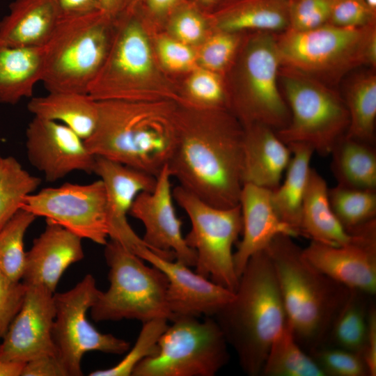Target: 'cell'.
Segmentation results:
<instances>
[{
    "label": "cell",
    "instance_id": "cell-1",
    "mask_svg": "<svg viewBox=\"0 0 376 376\" xmlns=\"http://www.w3.org/2000/svg\"><path fill=\"white\" fill-rule=\"evenodd\" d=\"M244 128L226 109L178 107L171 177L206 203L239 204L243 187Z\"/></svg>",
    "mask_w": 376,
    "mask_h": 376
},
{
    "label": "cell",
    "instance_id": "cell-2",
    "mask_svg": "<svg viewBox=\"0 0 376 376\" xmlns=\"http://www.w3.org/2000/svg\"><path fill=\"white\" fill-rule=\"evenodd\" d=\"M97 102V125L84 139L89 152L156 178L173 151L178 105L165 101Z\"/></svg>",
    "mask_w": 376,
    "mask_h": 376
},
{
    "label": "cell",
    "instance_id": "cell-3",
    "mask_svg": "<svg viewBox=\"0 0 376 376\" xmlns=\"http://www.w3.org/2000/svg\"><path fill=\"white\" fill-rule=\"evenodd\" d=\"M213 318L242 370L249 376L260 375L270 345L287 322L275 271L265 249L250 258L233 299Z\"/></svg>",
    "mask_w": 376,
    "mask_h": 376
},
{
    "label": "cell",
    "instance_id": "cell-4",
    "mask_svg": "<svg viewBox=\"0 0 376 376\" xmlns=\"http://www.w3.org/2000/svg\"><path fill=\"white\" fill-rule=\"evenodd\" d=\"M292 238L278 235L265 249L275 271L287 320L297 343L310 354L326 345L351 289L312 265Z\"/></svg>",
    "mask_w": 376,
    "mask_h": 376
},
{
    "label": "cell",
    "instance_id": "cell-5",
    "mask_svg": "<svg viewBox=\"0 0 376 376\" xmlns=\"http://www.w3.org/2000/svg\"><path fill=\"white\" fill-rule=\"evenodd\" d=\"M115 18L100 10L60 18L42 46V82L48 92L87 93L110 49Z\"/></svg>",
    "mask_w": 376,
    "mask_h": 376
},
{
    "label": "cell",
    "instance_id": "cell-6",
    "mask_svg": "<svg viewBox=\"0 0 376 376\" xmlns=\"http://www.w3.org/2000/svg\"><path fill=\"white\" fill-rule=\"evenodd\" d=\"M281 66L324 83L335 82L361 65H376V24L340 27L331 24L306 31L276 34Z\"/></svg>",
    "mask_w": 376,
    "mask_h": 376
},
{
    "label": "cell",
    "instance_id": "cell-7",
    "mask_svg": "<svg viewBox=\"0 0 376 376\" xmlns=\"http://www.w3.org/2000/svg\"><path fill=\"white\" fill-rule=\"evenodd\" d=\"M109 267V287L100 291L90 308L95 322L133 319L143 323L151 320L172 319L166 293L164 274L146 265L141 258L120 243L111 240L104 245Z\"/></svg>",
    "mask_w": 376,
    "mask_h": 376
},
{
    "label": "cell",
    "instance_id": "cell-8",
    "mask_svg": "<svg viewBox=\"0 0 376 376\" xmlns=\"http://www.w3.org/2000/svg\"><path fill=\"white\" fill-rule=\"evenodd\" d=\"M279 81L290 111L288 125L276 132L285 144L306 143L321 156L330 155L350 123L343 97L326 83L297 70L281 66Z\"/></svg>",
    "mask_w": 376,
    "mask_h": 376
},
{
    "label": "cell",
    "instance_id": "cell-9",
    "mask_svg": "<svg viewBox=\"0 0 376 376\" xmlns=\"http://www.w3.org/2000/svg\"><path fill=\"white\" fill-rule=\"evenodd\" d=\"M160 336L156 354L133 376H214L229 361L228 344L213 317L175 316Z\"/></svg>",
    "mask_w": 376,
    "mask_h": 376
},
{
    "label": "cell",
    "instance_id": "cell-10",
    "mask_svg": "<svg viewBox=\"0 0 376 376\" xmlns=\"http://www.w3.org/2000/svg\"><path fill=\"white\" fill-rule=\"evenodd\" d=\"M281 66L276 34L256 31L242 52L238 88L229 105L242 126L262 124L277 132L289 123L290 111L279 84Z\"/></svg>",
    "mask_w": 376,
    "mask_h": 376
},
{
    "label": "cell",
    "instance_id": "cell-11",
    "mask_svg": "<svg viewBox=\"0 0 376 376\" xmlns=\"http://www.w3.org/2000/svg\"><path fill=\"white\" fill-rule=\"evenodd\" d=\"M173 196L191 222L185 240L196 254L195 272L235 292L239 277L233 247L242 230L240 204L230 208L216 207L180 185L173 189Z\"/></svg>",
    "mask_w": 376,
    "mask_h": 376
},
{
    "label": "cell",
    "instance_id": "cell-12",
    "mask_svg": "<svg viewBox=\"0 0 376 376\" xmlns=\"http://www.w3.org/2000/svg\"><path fill=\"white\" fill-rule=\"evenodd\" d=\"M107 56L88 94L95 101H147L141 86L153 68L152 52L138 8L123 10Z\"/></svg>",
    "mask_w": 376,
    "mask_h": 376
},
{
    "label": "cell",
    "instance_id": "cell-13",
    "mask_svg": "<svg viewBox=\"0 0 376 376\" xmlns=\"http://www.w3.org/2000/svg\"><path fill=\"white\" fill-rule=\"evenodd\" d=\"M100 292L95 278L89 274L72 289L54 293L56 313L52 338L57 356L70 376L83 375L81 360L88 352L121 354L130 349L127 341L98 331L88 320L87 312Z\"/></svg>",
    "mask_w": 376,
    "mask_h": 376
},
{
    "label": "cell",
    "instance_id": "cell-14",
    "mask_svg": "<svg viewBox=\"0 0 376 376\" xmlns=\"http://www.w3.org/2000/svg\"><path fill=\"white\" fill-rule=\"evenodd\" d=\"M36 217L58 224L80 237L105 245L109 237L107 194L102 180L65 183L27 196L22 205Z\"/></svg>",
    "mask_w": 376,
    "mask_h": 376
},
{
    "label": "cell",
    "instance_id": "cell-15",
    "mask_svg": "<svg viewBox=\"0 0 376 376\" xmlns=\"http://www.w3.org/2000/svg\"><path fill=\"white\" fill-rule=\"evenodd\" d=\"M171 178L167 164L156 177L154 189L137 195L129 214L143 224L145 234L142 240L149 249L165 258H175L194 267L196 254L182 236V223L173 205Z\"/></svg>",
    "mask_w": 376,
    "mask_h": 376
},
{
    "label": "cell",
    "instance_id": "cell-16",
    "mask_svg": "<svg viewBox=\"0 0 376 376\" xmlns=\"http://www.w3.org/2000/svg\"><path fill=\"white\" fill-rule=\"evenodd\" d=\"M340 246L312 241L304 257L322 272L351 290L375 295L376 292V219L350 233Z\"/></svg>",
    "mask_w": 376,
    "mask_h": 376
},
{
    "label": "cell",
    "instance_id": "cell-17",
    "mask_svg": "<svg viewBox=\"0 0 376 376\" xmlns=\"http://www.w3.org/2000/svg\"><path fill=\"white\" fill-rule=\"evenodd\" d=\"M26 148L29 162L48 182L76 171L93 173L95 156L83 139L61 123L34 116L26 130Z\"/></svg>",
    "mask_w": 376,
    "mask_h": 376
},
{
    "label": "cell",
    "instance_id": "cell-18",
    "mask_svg": "<svg viewBox=\"0 0 376 376\" xmlns=\"http://www.w3.org/2000/svg\"><path fill=\"white\" fill-rule=\"evenodd\" d=\"M26 286L22 304L0 344V359L26 363L57 355L52 338L54 293L39 285Z\"/></svg>",
    "mask_w": 376,
    "mask_h": 376
},
{
    "label": "cell",
    "instance_id": "cell-19",
    "mask_svg": "<svg viewBox=\"0 0 376 376\" xmlns=\"http://www.w3.org/2000/svg\"><path fill=\"white\" fill-rule=\"evenodd\" d=\"M135 254L166 276V299L172 319L181 315L213 317L235 296L234 292L191 271L190 267L162 257L145 245Z\"/></svg>",
    "mask_w": 376,
    "mask_h": 376
},
{
    "label": "cell",
    "instance_id": "cell-20",
    "mask_svg": "<svg viewBox=\"0 0 376 376\" xmlns=\"http://www.w3.org/2000/svg\"><path fill=\"white\" fill-rule=\"evenodd\" d=\"M93 173L106 190L109 237L135 253L145 244L129 224L127 215L139 194L154 189L156 178L101 157H95Z\"/></svg>",
    "mask_w": 376,
    "mask_h": 376
},
{
    "label": "cell",
    "instance_id": "cell-21",
    "mask_svg": "<svg viewBox=\"0 0 376 376\" xmlns=\"http://www.w3.org/2000/svg\"><path fill=\"white\" fill-rule=\"evenodd\" d=\"M46 223L44 231L26 252L22 279L26 285H39L54 293L66 269L81 260L84 253L81 237L58 224Z\"/></svg>",
    "mask_w": 376,
    "mask_h": 376
},
{
    "label": "cell",
    "instance_id": "cell-22",
    "mask_svg": "<svg viewBox=\"0 0 376 376\" xmlns=\"http://www.w3.org/2000/svg\"><path fill=\"white\" fill-rule=\"evenodd\" d=\"M239 204L242 218V239L233 253V263L238 277L248 260L264 250L278 235L298 237L276 212L272 191L251 184H244Z\"/></svg>",
    "mask_w": 376,
    "mask_h": 376
},
{
    "label": "cell",
    "instance_id": "cell-23",
    "mask_svg": "<svg viewBox=\"0 0 376 376\" xmlns=\"http://www.w3.org/2000/svg\"><path fill=\"white\" fill-rule=\"evenodd\" d=\"M243 183L274 191L292 157L276 131L262 124L243 126Z\"/></svg>",
    "mask_w": 376,
    "mask_h": 376
},
{
    "label": "cell",
    "instance_id": "cell-24",
    "mask_svg": "<svg viewBox=\"0 0 376 376\" xmlns=\"http://www.w3.org/2000/svg\"><path fill=\"white\" fill-rule=\"evenodd\" d=\"M0 22V41L13 46L42 47L60 15L54 0H15Z\"/></svg>",
    "mask_w": 376,
    "mask_h": 376
},
{
    "label": "cell",
    "instance_id": "cell-25",
    "mask_svg": "<svg viewBox=\"0 0 376 376\" xmlns=\"http://www.w3.org/2000/svg\"><path fill=\"white\" fill-rule=\"evenodd\" d=\"M43 70L42 47L13 46L0 41V102L15 104L32 97Z\"/></svg>",
    "mask_w": 376,
    "mask_h": 376
},
{
    "label": "cell",
    "instance_id": "cell-26",
    "mask_svg": "<svg viewBox=\"0 0 376 376\" xmlns=\"http://www.w3.org/2000/svg\"><path fill=\"white\" fill-rule=\"evenodd\" d=\"M328 189L324 178L311 168L301 207V236L327 245L340 246L349 242L352 236L334 214Z\"/></svg>",
    "mask_w": 376,
    "mask_h": 376
},
{
    "label": "cell",
    "instance_id": "cell-27",
    "mask_svg": "<svg viewBox=\"0 0 376 376\" xmlns=\"http://www.w3.org/2000/svg\"><path fill=\"white\" fill-rule=\"evenodd\" d=\"M213 19L219 31L279 34L289 28V0H235L215 14Z\"/></svg>",
    "mask_w": 376,
    "mask_h": 376
},
{
    "label": "cell",
    "instance_id": "cell-28",
    "mask_svg": "<svg viewBox=\"0 0 376 376\" xmlns=\"http://www.w3.org/2000/svg\"><path fill=\"white\" fill-rule=\"evenodd\" d=\"M27 109L35 117L64 124L84 140L92 134L98 118L97 102L87 93L48 92L31 97Z\"/></svg>",
    "mask_w": 376,
    "mask_h": 376
},
{
    "label": "cell",
    "instance_id": "cell-29",
    "mask_svg": "<svg viewBox=\"0 0 376 376\" xmlns=\"http://www.w3.org/2000/svg\"><path fill=\"white\" fill-rule=\"evenodd\" d=\"M288 146L292 157L283 182L272 191V201L280 219L301 236V207L314 150L306 143H294Z\"/></svg>",
    "mask_w": 376,
    "mask_h": 376
},
{
    "label": "cell",
    "instance_id": "cell-30",
    "mask_svg": "<svg viewBox=\"0 0 376 376\" xmlns=\"http://www.w3.org/2000/svg\"><path fill=\"white\" fill-rule=\"evenodd\" d=\"M375 144L343 136L334 146L331 169L337 185L353 189H376Z\"/></svg>",
    "mask_w": 376,
    "mask_h": 376
},
{
    "label": "cell",
    "instance_id": "cell-31",
    "mask_svg": "<svg viewBox=\"0 0 376 376\" xmlns=\"http://www.w3.org/2000/svg\"><path fill=\"white\" fill-rule=\"evenodd\" d=\"M350 123L345 135L375 144L376 119V76L373 71L356 77L343 97Z\"/></svg>",
    "mask_w": 376,
    "mask_h": 376
},
{
    "label": "cell",
    "instance_id": "cell-32",
    "mask_svg": "<svg viewBox=\"0 0 376 376\" xmlns=\"http://www.w3.org/2000/svg\"><path fill=\"white\" fill-rule=\"evenodd\" d=\"M260 375L325 376L313 357L297 343L288 320L270 345Z\"/></svg>",
    "mask_w": 376,
    "mask_h": 376
},
{
    "label": "cell",
    "instance_id": "cell-33",
    "mask_svg": "<svg viewBox=\"0 0 376 376\" xmlns=\"http://www.w3.org/2000/svg\"><path fill=\"white\" fill-rule=\"evenodd\" d=\"M370 297L363 292L351 290L347 301L334 322L326 345L361 354L373 302Z\"/></svg>",
    "mask_w": 376,
    "mask_h": 376
},
{
    "label": "cell",
    "instance_id": "cell-34",
    "mask_svg": "<svg viewBox=\"0 0 376 376\" xmlns=\"http://www.w3.org/2000/svg\"><path fill=\"white\" fill-rule=\"evenodd\" d=\"M40 183L41 179L29 173L15 157L0 155V229Z\"/></svg>",
    "mask_w": 376,
    "mask_h": 376
},
{
    "label": "cell",
    "instance_id": "cell-35",
    "mask_svg": "<svg viewBox=\"0 0 376 376\" xmlns=\"http://www.w3.org/2000/svg\"><path fill=\"white\" fill-rule=\"evenodd\" d=\"M328 196L334 214L350 234L376 218V189L336 185L329 188Z\"/></svg>",
    "mask_w": 376,
    "mask_h": 376
},
{
    "label": "cell",
    "instance_id": "cell-36",
    "mask_svg": "<svg viewBox=\"0 0 376 376\" xmlns=\"http://www.w3.org/2000/svg\"><path fill=\"white\" fill-rule=\"evenodd\" d=\"M36 218L21 208L0 229V270L13 281L22 278L26 259L24 237Z\"/></svg>",
    "mask_w": 376,
    "mask_h": 376
},
{
    "label": "cell",
    "instance_id": "cell-37",
    "mask_svg": "<svg viewBox=\"0 0 376 376\" xmlns=\"http://www.w3.org/2000/svg\"><path fill=\"white\" fill-rule=\"evenodd\" d=\"M168 320L157 318L143 323L139 337L126 356L116 366L91 372L90 376H130L143 359L157 351L158 340L168 327Z\"/></svg>",
    "mask_w": 376,
    "mask_h": 376
},
{
    "label": "cell",
    "instance_id": "cell-38",
    "mask_svg": "<svg viewBox=\"0 0 376 376\" xmlns=\"http://www.w3.org/2000/svg\"><path fill=\"white\" fill-rule=\"evenodd\" d=\"M309 354L325 376H369L365 361L359 353L324 345Z\"/></svg>",
    "mask_w": 376,
    "mask_h": 376
},
{
    "label": "cell",
    "instance_id": "cell-39",
    "mask_svg": "<svg viewBox=\"0 0 376 376\" xmlns=\"http://www.w3.org/2000/svg\"><path fill=\"white\" fill-rule=\"evenodd\" d=\"M187 86L190 97L199 107L229 108L225 89L217 72L204 68L195 70L188 80Z\"/></svg>",
    "mask_w": 376,
    "mask_h": 376
},
{
    "label": "cell",
    "instance_id": "cell-40",
    "mask_svg": "<svg viewBox=\"0 0 376 376\" xmlns=\"http://www.w3.org/2000/svg\"><path fill=\"white\" fill-rule=\"evenodd\" d=\"M239 42L237 33L219 30L206 40L197 56V61L204 69L221 72L231 63Z\"/></svg>",
    "mask_w": 376,
    "mask_h": 376
},
{
    "label": "cell",
    "instance_id": "cell-41",
    "mask_svg": "<svg viewBox=\"0 0 376 376\" xmlns=\"http://www.w3.org/2000/svg\"><path fill=\"white\" fill-rule=\"evenodd\" d=\"M169 17V29L175 39L190 46L203 40L207 23L195 5L183 1Z\"/></svg>",
    "mask_w": 376,
    "mask_h": 376
},
{
    "label": "cell",
    "instance_id": "cell-42",
    "mask_svg": "<svg viewBox=\"0 0 376 376\" xmlns=\"http://www.w3.org/2000/svg\"><path fill=\"white\" fill-rule=\"evenodd\" d=\"M333 0H289V28L313 29L329 23Z\"/></svg>",
    "mask_w": 376,
    "mask_h": 376
},
{
    "label": "cell",
    "instance_id": "cell-43",
    "mask_svg": "<svg viewBox=\"0 0 376 376\" xmlns=\"http://www.w3.org/2000/svg\"><path fill=\"white\" fill-rule=\"evenodd\" d=\"M329 24L361 28L376 24V10L365 0H333Z\"/></svg>",
    "mask_w": 376,
    "mask_h": 376
},
{
    "label": "cell",
    "instance_id": "cell-44",
    "mask_svg": "<svg viewBox=\"0 0 376 376\" xmlns=\"http://www.w3.org/2000/svg\"><path fill=\"white\" fill-rule=\"evenodd\" d=\"M27 286L0 270V339L6 334L24 301Z\"/></svg>",
    "mask_w": 376,
    "mask_h": 376
},
{
    "label": "cell",
    "instance_id": "cell-45",
    "mask_svg": "<svg viewBox=\"0 0 376 376\" xmlns=\"http://www.w3.org/2000/svg\"><path fill=\"white\" fill-rule=\"evenodd\" d=\"M157 50L162 64L172 71L187 70L197 61V55L191 46L175 38H160Z\"/></svg>",
    "mask_w": 376,
    "mask_h": 376
},
{
    "label": "cell",
    "instance_id": "cell-46",
    "mask_svg": "<svg viewBox=\"0 0 376 376\" xmlns=\"http://www.w3.org/2000/svg\"><path fill=\"white\" fill-rule=\"evenodd\" d=\"M63 363L57 355L41 357L26 363L21 376H68Z\"/></svg>",
    "mask_w": 376,
    "mask_h": 376
},
{
    "label": "cell",
    "instance_id": "cell-47",
    "mask_svg": "<svg viewBox=\"0 0 376 376\" xmlns=\"http://www.w3.org/2000/svg\"><path fill=\"white\" fill-rule=\"evenodd\" d=\"M361 356L368 368L369 376L376 375V309L372 302L368 314V328Z\"/></svg>",
    "mask_w": 376,
    "mask_h": 376
},
{
    "label": "cell",
    "instance_id": "cell-48",
    "mask_svg": "<svg viewBox=\"0 0 376 376\" xmlns=\"http://www.w3.org/2000/svg\"><path fill=\"white\" fill-rule=\"evenodd\" d=\"M60 18L89 14L102 10L100 0H54Z\"/></svg>",
    "mask_w": 376,
    "mask_h": 376
},
{
    "label": "cell",
    "instance_id": "cell-49",
    "mask_svg": "<svg viewBox=\"0 0 376 376\" xmlns=\"http://www.w3.org/2000/svg\"><path fill=\"white\" fill-rule=\"evenodd\" d=\"M184 0H144L141 7H144L146 14L152 17L162 18L169 16Z\"/></svg>",
    "mask_w": 376,
    "mask_h": 376
},
{
    "label": "cell",
    "instance_id": "cell-50",
    "mask_svg": "<svg viewBox=\"0 0 376 376\" xmlns=\"http://www.w3.org/2000/svg\"><path fill=\"white\" fill-rule=\"evenodd\" d=\"M25 363L0 359V376H21Z\"/></svg>",
    "mask_w": 376,
    "mask_h": 376
},
{
    "label": "cell",
    "instance_id": "cell-51",
    "mask_svg": "<svg viewBox=\"0 0 376 376\" xmlns=\"http://www.w3.org/2000/svg\"><path fill=\"white\" fill-rule=\"evenodd\" d=\"M102 11L116 18L124 9L125 0H100Z\"/></svg>",
    "mask_w": 376,
    "mask_h": 376
},
{
    "label": "cell",
    "instance_id": "cell-52",
    "mask_svg": "<svg viewBox=\"0 0 376 376\" xmlns=\"http://www.w3.org/2000/svg\"><path fill=\"white\" fill-rule=\"evenodd\" d=\"M144 0H125L123 10H134L140 8Z\"/></svg>",
    "mask_w": 376,
    "mask_h": 376
},
{
    "label": "cell",
    "instance_id": "cell-53",
    "mask_svg": "<svg viewBox=\"0 0 376 376\" xmlns=\"http://www.w3.org/2000/svg\"><path fill=\"white\" fill-rule=\"evenodd\" d=\"M219 0H196L198 4L203 6H210L216 4Z\"/></svg>",
    "mask_w": 376,
    "mask_h": 376
},
{
    "label": "cell",
    "instance_id": "cell-54",
    "mask_svg": "<svg viewBox=\"0 0 376 376\" xmlns=\"http://www.w3.org/2000/svg\"><path fill=\"white\" fill-rule=\"evenodd\" d=\"M365 1L370 8L376 10V0H365Z\"/></svg>",
    "mask_w": 376,
    "mask_h": 376
}]
</instances>
